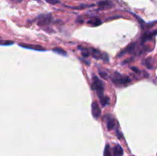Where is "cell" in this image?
Listing matches in <instances>:
<instances>
[{
    "mask_svg": "<svg viewBox=\"0 0 157 156\" xmlns=\"http://www.w3.org/2000/svg\"><path fill=\"white\" fill-rule=\"evenodd\" d=\"M92 88L94 90H95L97 93L98 96H103V91H104V85L103 83L100 81L97 77L94 76L93 77V83H92Z\"/></svg>",
    "mask_w": 157,
    "mask_h": 156,
    "instance_id": "obj_1",
    "label": "cell"
},
{
    "mask_svg": "<svg viewBox=\"0 0 157 156\" xmlns=\"http://www.w3.org/2000/svg\"><path fill=\"white\" fill-rule=\"evenodd\" d=\"M112 81L116 84H127L130 82V77L125 75H122L119 73L115 72L112 77Z\"/></svg>",
    "mask_w": 157,
    "mask_h": 156,
    "instance_id": "obj_2",
    "label": "cell"
},
{
    "mask_svg": "<svg viewBox=\"0 0 157 156\" xmlns=\"http://www.w3.org/2000/svg\"><path fill=\"white\" fill-rule=\"evenodd\" d=\"M52 15L51 14H42L38 18V25L39 26H46L51 23Z\"/></svg>",
    "mask_w": 157,
    "mask_h": 156,
    "instance_id": "obj_3",
    "label": "cell"
},
{
    "mask_svg": "<svg viewBox=\"0 0 157 156\" xmlns=\"http://www.w3.org/2000/svg\"><path fill=\"white\" fill-rule=\"evenodd\" d=\"M91 112L94 118H95V119H98L101 114V111H100V107H99V105L95 101L92 102L91 104Z\"/></svg>",
    "mask_w": 157,
    "mask_h": 156,
    "instance_id": "obj_4",
    "label": "cell"
},
{
    "mask_svg": "<svg viewBox=\"0 0 157 156\" xmlns=\"http://www.w3.org/2000/svg\"><path fill=\"white\" fill-rule=\"evenodd\" d=\"M21 47H24V48L30 49V50H39V51H45V49L43 48V47L40 45H33V44H19Z\"/></svg>",
    "mask_w": 157,
    "mask_h": 156,
    "instance_id": "obj_5",
    "label": "cell"
},
{
    "mask_svg": "<svg viewBox=\"0 0 157 156\" xmlns=\"http://www.w3.org/2000/svg\"><path fill=\"white\" fill-rule=\"evenodd\" d=\"M98 6L100 7V8L101 9H107V8H110L113 7V3L110 1H100V2H98Z\"/></svg>",
    "mask_w": 157,
    "mask_h": 156,
    "instance_id": "obj_6",
    "label": "cell"
},
{
    "mask_svg": "<svg viewBox=\"0 0 157 156\" xmlns=\"http://www.w3.org/2000/svg\"><path fill=\"white\" fill-rule=\"evenodd\" d=\"M113 156H123V150L120 145H116L113 148Z\"/></svg>",
    "mask_w": 157,
    "mask_h": 156,
    "instance_id": "obj_7",
    "label": "cell"
},
{
    "mask_svg": "<svg viewBox=\"0 0 157 156\" xmlns=\"http://www.w3.org/2000/svg\"><path fill=\"white\" fill-rule=\"evenodd\" d=\"M88 23L90 25H91L93 27H96V26H99L102 24L101 20L98 18H93V19H91L88 22Z\"/></svg>",
    "mask_w": 157,
    "mask_h": 156,
    "instance_id": "obj_8",
    "label": "cell"
},
{
    "mask_svg": "<svg viewBox=\"0 0 157 156\" xmlns=\"http://www.w3.org/2000/svg\"><path fill=\"white\" fill-rule=\"evenodd\" d=\"M108 116V119L106 120V126H107V129L108 130H112L115 126V120L113 118L110 117V116Z\"/></svg>",
    "mask_w": 157,
    "mask_h": 156,
    "instance_id": "obj_9",
    "label": "cell"
},
{
    "mask_svg": "<svg viewBox=\"0 0 157 156\" xmlns=\"http://www.w3.org/2000/svg\"><path fill=\"white\" fill-rule=\"evenodd\" d=\"M157 34V31H155V32H149V33H146L143 36L142 38V42L143 43V42L146 41L148 40H150V39H152V38L155 35H156Z\"/></svg>",
    "mask_w": 157,
    "mask_h": 156,
    "instance_id": "obj_10",
    "label": "cell"
},
{
    "mask_svg": "<svg viewBox=\"0 0 157 156\" xmlns=\"http://www.w3.org/2000/svg\"><path fill=\"white\" fill-rule=\"evenodd\" d=\"M100 103L103 106H106V105H108L110 103V99H109L107 96H100Z\"/></svg>",
    "mask_w": 157,
    "mask_h": 156,
    "instance_id": "obj_11",
    "label": "cell"
},
{
    "mask_svg": "<svg viewBox=\"0 0 157 156\" xmlns=\"http://www.w3.org/2000/svg\"><path fill=\"white\" fill-rule=\"evenodd\" d=\"M52 50L54 52H55V53H57V54H61V55H63V56L67 55V52H66L64 49L61 48V47H56V48L53 49Z\"/></svg>",
    "mask_w": 157,
    "mask_h": 156,
    "instance_id": "obj_12",
    "label": "cell"
},
{
    "mask_svg": "<svg viewBox=\"0 0 157 156\" xmlns=\"http://www.w3.org/2000/svg\"><path fill=\"white\" fill-rule=\"evenodd\" d=\"M103 156H112L111 151H110V147L108 144L106 145V146H105Z\"/></svg>",
    "mask_w": 157,
    "mask_h": 156,
    "instance_id": "obj_13",
    "label": "cell"
},
{
    "mask_svg": "<svg viewBox=\"0 0 157 156\" xmlns=\"http://www.w3.org/2000/svg\"><path fill=\"white\" fill-rule=\"evenodd\" d=\"M45 1L46 2H48V3L51 4V5H55V4H57L59 2L58 0H45Z\"/></svg>",
    "mask_w": 157,
    "mask_h": 156,
    "instance_id": "obj_14",
    "label": "cell"
},
{
    "mask_svg": "<svg viewBox=\"0 0 157 156\" xmlns=\"http://www.w3.org/2000/svg\"><path fill=\"white\" fill-rule=\"evenodd\" d=\"M1 45H11V44H13V41H7L3 42V43H0Z\"/></svg>",
    "mask_w": 157,
    "mask_h": 156,
    "instance_id": "obj_15",
    "label": "cell"
},
{
    "mask_svg": "<svg viewBox=\"0 0 157 156\" xmlns=\"http://www.w3.org/2000/svg\"><path fill=\"white\" fill-rule=\"evenodd\" d=\"M100 77H103V78H104V79H106V74H105L104 72H100Z\"/></svg>",
    "mask_w": 157,
    "mask_h": 156,
    "instance_id": "obj_16",
    "label": "cell"
},
{
    "mask_svg": "<svg viewBox=\"0 0 157 156\" xmlns=\"http://www.w3.org/2000/svg\"><path fill=\"white\" fill-rule=\"evenodd\" d=\"M131 69L134 71H135L136 73H140V70H139V69H137V68H136V67H132Z\"/></svg>",
    "mask_w": 157,
    "mask_h": 156,
    "instance_id": "obj_17",
    "label": "cell"
}]
</instances>
